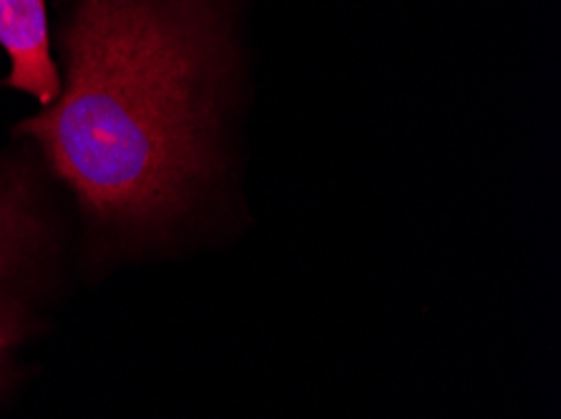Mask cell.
<instances>
[{
	"label": "cell",
	"mask_w": 561,
	"mask_h": 419,
	"mask_svg": "<svg viewBox=\"0 0 561 419\" xmlns=\"http://www.w3.org/2000/svg\"><path fill=\"white\" fill-rule=\"evenodd\" d=\"M66 85L21 124L99 226L167 229L217 168L227 25L217 0H79Z\"/></svg>",
	"instance_id": "6da1fadb"
},
{
	"label": "cell",
	"mask_w": 561,
	"mask_h": 419,
	"mask_svg": "<svg viewBox=\"0 0 561 419\" xmlns=\"http://www.w3.org/2000/svg\"><path fill=\"white\" fill-rule=\"evenodd\" d=\"M44 217L28 166L0 164V380L25 335L23 273L44 242Z\"/></svg>",
	"instance_id": "7a4b0ae2"
},
{
	"label": "cell",
	"mask_w": 561,
	"mask_h": 419,
	"mask_svg": "<svg viewBox=\"0 0 561 419\" xmlns=\"http://www.w3.org/2000/svg\"><path fill=\"white\" fill-rule=\"evenodd\" d=\"M0 46L11 58L5 85L33 96L44 108L61 96L46 0H0Z\"/></svg>",
	"instance_id": "3957f363"
}]
</instances>
